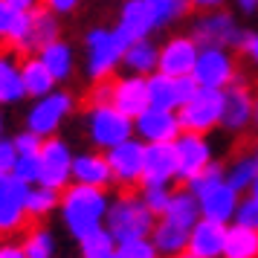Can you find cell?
<instances>
[{
    "label": "cell",
    "instance_id": "31",
    "mask_svg": "<svg viewBox=\"0 0 258 258\" xmlns=\"http://www.w3.org/2000/svg\"><path fill=\"white\" fill-rule=\"evenodd\" d=\"M26 26H29V15L18 12L6 0H0V44H6L9 49H15L21 44Z\"/></svg>",
    "mask_w": 258,
    "mask_h": 258
},
{
    "label": "cell",
    "instance_id": "14",
    "mask_svg": "<svg viewBox=\"0 0 258 258\" xmlns=\"http://www.w3.org/2000/svg\"><path fill=\"white\" fill-rule=\"evenodd\" d=\"M174 151H177V180L188 183L191 177H198L209 163H215L212 157V145L203 134H180L174 140Z\"/></svg>",
    "mask_w": 258,
    "mask_h": 258
},
{
    "label": "cell",
    "instance_id": "1",
    "mask_svg": "<svg viewBox=\"0 0 258 258\" xmlns=\"http://www.w3.org/2000/svg\"><path fill=\"white\" fill-rule=\"evenodd\" d=\"M128 38L116 26H93L84 35V67L90 82L113 79V73L122 67V55L128 49Z\"/></svg>",
    "mask_w": 258,
    "mask_h": 258
},
{
    "label": "cell",
    "instance_id": "47",
    "mask_svg": "<svg viewBox=\"0 0 258 258\" xmlns=\"http://www.w3.org/2000/svg\"><path fill=\"white\" fill-rule=\"evenodd\" d=\"M226 6V0H188V9H195V12H215V9H223Z\"/></svg>",
    "mask_w": 258,
    "mask_h": 258
},
{
    "label": "cell",
    "instance_id": "20",
    "mask_svg": "<svg viewBox=\"0 0 258 258\" xmlns=\"http://www.w3.org/2000/svg\"><path fill=\"white\" fill-rule=\"evenodd\" d=\"M226 229H229L226 223L198 218V223H195L191 232H188L186 252L195 255V258H221L223 244H226Z\"/></svg>",
    "mask_w": 258,
    "mask_h": 258
},
{
    "label": "cell",
    "instance_id": "37",
    "mask_svg": "<svg viewBox=\"0 0 258 258\" xmlns=\"http://www.w3.org/2000/svg\"><path fill=\"white\" fill-rule=\"evenodd\" d=\"M221 183H223V165L221 163H209L198 177H191V180H188V183H183V186H186L195 198H203L206 191H212V188L221 186Z\"/></svg>",
    "mask_w": 258,
    "mask_h": 258
},
{
    "label": "cell",
    "instance_id": "2",
    "mask_svg": "<svg viewBox=\"0 0 258 258\" xmlns=\"http://www.w3.org/2000/svg\"><path fill=\"white\" fill-rule=\"evenodd\" d=\"M61 212H64V221L70 226V232L76 238H84L93 229H99L102 218L107 215V198L105 188H93V186H64L61 195Z\"/></svg>",
    "mask_w": 258,
    "mask_h": 258
},
{
    "label": "cell",
    "instance_id": "19",
    "mask_svg": "<svg viewBox=\"0 0 258 258\" xmlns=\"http://www.w3.org/2000/svg\"><path fill=\"white\" fill-rule=\"evenodd\" d=\"M110 105L128 119H137L142 110H148V84L142 76H113V96Z\"/></svg>",
    "mask_w": 258,
    "mask_h": 258
},
{
    "label": "cell",
    "instance_id": "8",
    "mask_svg": "<svg viewBox=\"0 0 258 258\" xmlns=\"http://www.w3.org/2000/svg\"><path fill=\"white\" fill-rule=\"evenodd\" d=\"M113 183L125 188L122 195H131L137 186H142V165H145V142H140L137 137L119 142L116 148H110L105 154Z\"/></svg>",
    "mask_w": 258,
    "mask_h": 258
},
{
    "label": "cell",
    "instance_id": "16",
    "mask_svg": "<svg viewBox=\"0 0 258 258\" xmlns=\"http://www.w3.org/2000/svg\"><path fill=\"white\" fill-rule=\"evenodd\" d=\"M134 134L140 142L154 145V142H174L183 134V128H180V119H177L174 110L148 107L134 119Z\"/></svg>",
    "mask_w": 258,
    "mask_h": 258
},
{
    "label": "cell",
    "instance_id": "40",
    "mask_svg": "<svg viewBox=\"0 0 258 258\" xmlns=\"http://www.w3.org/2000/svg\"><path fill=\"white\" fill-rule=\"evenodd\" d=\"M119 258H157V246L148 241V238H137V241H125L119 244Z\"/></svg>",
    "mask_w": 258,
    "mask_h": 258
},
{
    "label": "cell",
    "instance_id": "4",
    "mask_svg": "<svg viewBox=\"0 0 258 258\" xmlns=\"http://www.w3.org/2000/svg\"><path fill=\"white\" fill-rule=\"evenodd\" d=\"M191 79L198 82V87H206V90H226V87H232L238 82L235 52L232 49H223V47H200Z\"/></svg>",
    "mask_w": 258,
    "mask_h": 258
},
{
    "label": "cell",
    "instance_id": "53",
    "mask_svg": "<svg viewBox=\"0 0 258 258\" xmlns=\"http://www.w3.org/2000/svg\"><path fill=\"white\" fill-rule=\"evenodd\" d=\"M252 160H255V165H258V142H255V148H252Z\"/></svg>",
    "mask_w": 258,
    "mask_h": 258
},
{
    "label": "cell",
    "instance_id": "15",
    "mask_svg": "<svg viewBox=\"0 0 258 258\" xmlns=\"http://www.w3.org/2000/svg\"><path fill=\"white\" fill-rule=\"evenodd\" d=\"M58 38H61L58 15H52L49 9L41 6V9H35V12H29V26H26L21 44H18L12 52H18L21 58H26V55H38L47 44L58 41Z\"/></svg>",
    "mask_w": 258,
    "mask_h": 258
},
{
    "label": "cell",
    "instance_id": "32",
    "mask_svg": "<svg viewBox=\"0 0 258 258\" xmlns=\"http://www.w3.org/2000/svg\"><path fill=\"white\" fill-rule=\"evenodd\" d=\"M221 258H258V232L241 229V226H229Z\"/></svg>",
    "mask_w": 258,
    "mask_h": 258
},
{
    "label": "cell",
    "instance_id": "9",
    "mask_svg": "<svg viewBox=\"0 0 258 258\" xmlns=\"http://www.w3.org/2000/svg\"><path fill=\"white\" fill-rule=\"evenodd\" d=\"M73 105L76 102H73V96L67 90H52V93L41 96L35 105H32L29 116H26V131L38 134L41 140L52 137L58 131L61 122L73 113Z\"/></svg>",
    "mask_w": 258,
    "mask_h": 258
},
{
    "label": "cell",
    "instance_id": "11",
    "mask_svg": "<svg viewBox=\"0 0 258 258\" xmlns=\"http://www.w3.org/2000/svg\"><path fill=\"white\" fill-rule=\"evenodd\" d=\"M38 183L47 188H64L70 183V171H73V154L67 148V142L55 140V137H47L41 151H38Z\"/></svg>",
    "mask_w": 258,
    "mask_h": 258
},
{
    "label": "cell",
    "instance_id": "30",
    "mask_svg": "<svg viewBox=\"0 0 258 258\" xmlns=\"http://www.w3.org/2000/svg\"><path fill=\"white\" fill-rule=\"evenodd\" d=\"M255 177H258V165L252 160V154H241L229 165H223V183L232 186L238 195L249 191V186L255 183Z\"/></svg>",
    "mask_w": 258,
    "mask_h": 258
},
{
    "label": "cell",
    "instance_id": "35",
    "mask_svg": "<svg viewBox=\"0 0 258 258\" xmlns=\"http://www.w3.org/2000/svg\"><path fill=\"white\" fill-rule=\"evenodd\" d=\"M55 203H58V191H55V188L38 186L35 191H29V198H26V221H32V226H35V223L41 221V215H47Z\"/></svg>",
    "mask_w": 258,
    "mask_h": 258
},
{
    "label": "cell",
    "instance_id": "3",
    "mask_svg": "<svg viewBox=\"0 0 258 258\" xmlns=\"http://www.w3.org/2000/svg\"><path fill=\"white\" fill-rule=\"evenodd\" d=\"M151 229H154V215L142 203L140 195H134V191L122 195L113 206H107V232L113 235L116 244L148 238Z\"/></svg>",
    "mask_w": 258,
    "mask_h": 258
},
{
    "label": "cell",
    "instance_id": "29",
    "mask_svg": "<svg viewBox=\"0 0 258 258\" xmlns=\"http://www.w3.org/2000/svg\"><path fill=\"white\" fill-rule=\"evenodd\" d=\"M188 232L191 229H183V226H177L171 221H160L154 223L151 229V244L157 246V252H163V255H180V252H186V244H188Z\"/></svg>",
    "mask_w": 258,
    "mask_h": 258
},
{
    "label": "cell",
    "instance_id": "17",
    "mask_svg": "<svg viewBox=\"0 0 258 258\" xmlns=\"http://www.w3.org/2000/svg\"><path fill=\"white\" fill-rule=\"evenodd\" d=\"M252 107H255V93L246 87L241 79L223 90V116H221V128L241 134L252 125Z\"/></svg>",
    "mask_w": 258,
    "mask_h": 258
},
{
    "label": "cell",
    "instance_id": "18",
    "mask_svg": "<svg viewBox=\"0 0 258 258\" xmlns=\"http://www.w3.org/2000/svg\"><path fill=\"white\" fill-rule=\"evenodd\" d=\"M171 180H177L174 142H154V145H145L142 186H168Z\"/></svg>",
    "mask_w": 258,
    "mask_h": 258
},
{
    "label": "cell",
    "instance_id": "48",
    "mask_svg": "<svg viewBox=\"0 0 258 258\" xmlns=\"http://www.w3.org/2000/svg\"><path fill=\"white\" fill-rule=\"evenodd\" d=\"M12 9H18V12H35V9H41V0H6Z\"/></svg>",
    "mask_w": 258,
    "mask_h": 258
},
{
    "label": "cell",
    "instance_id": "21",
    "mask_svg": "<svg viewBox=\"0 0 258 258\" xmlns=\"http://www.w3.org/2000/svg\"><path fill=\"white\" fill-rule=\"evenodd\" d=\"M116 29L128 38V41L151 38L154 32H157V26H154V15H151V9H148V3H145V0H122Z\"/></svg>",
    "mask_w": 258,
    "mask_h": 258
},
{
    "label": "cell",
    "instance_id": "12",
    "mask_svg": "<svg viewBox=\"0 0 258 258\" xmlns=\"http://www.w3.org/2000/svg\"><path fill=\"white\" fill-rule=\"evenodd\" d=\"M26 198L29 186L15 174L0 180V238H9L26 223Z\"/></svg>",
    "mask_w": 258,
    "mask_h": 258
},
{
    "label": "cell",
    "instance_id": "43",
    "mask_svg": "<svg viewBox=\"0 0 258 258\" xmlns=\"http://www.w3.org/2000/svg\"><path fill=\"white\" fill-rule=\"evenodd\" d=\"M110 96H113V79H105V82H93L90 87V96H87V105H110Z\"/></svg>",
    "mask_w": 258,
    "mask_h": 258
},
{
    "label": "cell",
    "instance_id": "33",
    "mask_svg": "<svg viewBox=\"0 0 258 258\" xmlns=\"http://www.w3.org/2000/svg\"><path fill=\"white\" fill-rule=\"evenodd\" d=\"M148 9L154 15V26L165 29V26H174L177 21H183L188 15V0H145Z\"/></svg>",
    "mask_w": 258,
    "mask_h": 258
},
{
    "label": "cell",
    "instance_id": "26",
    "mask_svg": "<svg viewBox=\"0 0 258 258\" xmlns=\"http://www.w3.org/2000/svg\"><path fill=\"white\" fill-rule=\"evenodd\" d=\"M38 58H41V64L47 67V73L55 79V84L58 82H67L73 76V70H76V52H73V47L67 44V41H52V44H47V47L38 52Z\"/></svg>",
    "mask_w": 258,
    "mask_h": 258
},
{
    "label": "cell",
    "instance_id": "50",
    "mask_svg": "<svg viewBox=\"0 0 258 258\" xmlns=\"http://www.w3.org/2000/svg\"><path fill=\"white\" fill-rule=\"evenodd\" d=\"M0 258H24V252L15 249V246H3V249H0Z\"/></svg>",
    "mask_w": 258,
    "mask_h": 258
},
{
    "label": "cell",
    "instance_id": "23",
    "mask_svg": "<svg viewBox=\"0 0 258 258\" xmlns=\"http://www.w3.org/2000/svg\"><path fill=\"white\" fill-rule=\"evenodd\" d=\"M238 200H241V195H238L232 186L221 183V186H215L212 191H206L203 198H198L200 218H206V221H218V223H229L235 218Z\"/></svg>",
    "mask_w": 258,
    "mask_h": 258
},
{
    "label": "cell",
    "instance_id": "41",
    "mask_svg": "<svg viewBox=\"0 0 258 258\" xmlns=\"http://www.w3.org/2000/svg\"><path fill=\"white\" fill-rule=\"evenodd\" d=\"M12 145H15V154H18V157H38L44 140H41L38 134H32V131H24V134H18L12 140Z\"/></svg>",
    "mask_w": 258,
    "mask_h": 258
},
{
    "label": "cell",
    "instance_id": "7",
    "mask_svg": "<svg viewBox=\"0 0 258 258\" xmlns=\"http://www.w3.org/2000/svg\"><path fill=\"white\" fill-rule=\"evenodd\" d=\"M87 134H90L96 148L110 151V148H116L119 142L134 137V119L119 113L113 105L87 107Z\"/></svg>",
    "mask_w": 258,
    "mask_h": 258
},
{
    "label": "cell",
    "instance_id": "39",
    "mask_svg": "<svg viewBox=\"0 0 258 258\" xmlns=\"http://www.w3.org/2000/svg\"><path fill=\"white\" fill-rule=\"evenodd\" d=\"M142 188V203L148 206V212L151 215H160L163 218L165 206H168V200H171V188L168 186H140Z\"/></svg>",
    "mask_w": 258,
    "mask_h": 258
},
{
    "label": "cell",
    "instance_id": "42",
    "mask_svg": "<svg viewBox=\"0 0 258 258\" xmlns=\"http://www.w3.org/2000/svg\"><path fill=\"white\" fill-rule=\"evenodd\" d=\"M38 171H41V165H38V157H18V160H15L12 174L18 177V180H24L26 186L38 180Z\"/></svg>",
    "mask_w": 258,
    "mask_h": 258
},
{
    "label": "cell",
    "instance_id": "24",
    "mask_svg": "<svg viewBox=\"0 0 258 258\" xmlns=\"http://www.w3.org/2000/svg\"><path fill=\"white\" fill-rule=\"evenodd\" d=\"M157 58H160V47L154 44L151 38H140V41H131L125 55H122V67L131 76H142L148 79L151 73H157Z\"/></svg>",
    "mask_w": 258,
    "mask_h": 258
},
{
    "label": "cell",
    "instance_id": "36",
    "mask_svg": "<svg viewBox=\"0 0 258 258\" xmlns=\"http://www.w3.org/2000/svg\"><path fill=\"white\" fill-rule=\"evenodd\" d=\"M24 258H52V238L47 229H41V223L29 226V232H26Z\"/></svg>",
    "mask_w": 258,
    "mask_h": 258
},
{
    "label": "cell",
    "instance_id": "34",
    "mask_svg": "<svg viewBox=\"0 0 258 258\" xmlns=\"http://www.w3.org/2000/svg\"><path fill=\"white\" fill-rule=\"evenodd\" d=\"M82 241V252L84 258H107L116 252V241H113V235L107 232V229H93L90 235H84V238H79Z\"/></svg>",
    "mask_w": 258,
    "mask_h": 258
},
{
    "label": "cell",
    "instance_id": "25",
    "mask_svg": "<svg viewBox=\"0 0 258 258\" xmlns=\"http://www.w3.org/2000/svg\"><path fill=\"white\" fill-rule=\"evenodd\" d=\"M24 82H21V55L6 49L0 52V105H15L24 99Z\"/></svg>",
    "mask_w": 258,
    "mask_h": 258
},
{
    "label": "cell",
    "instance_id": "54",
    "mask_svg": "<svg viewBox=\"0 0 258 258\" xmlns=\"http://www.w3.org/2000/svg\"><path fill=\"white\" fill-rule=\"evenodd\" d=\"M174 258H195V255H188V252H180V255H174Z\"/></svg>",
    "mask_w": 258,
    "mask_h": 258
},
{
    "label": "cell",
    "instance_id": "22",
    "mask_svg": "<svg viewBox=\"0 0 258 258\" xmlns=\"http://www.w3.org/2000/svg\"><path fill=\"white\" fill-rule=\"evenodd\" d=\"M70 177L79 183V186H93V188H105L113 183V174H110V165H107V157L99 151H87L73 157V171Z\"/></svg>",
    "mask_w": 258,
    "mask_h": 258
},
{
    "label": "cell",
    "instance_id": "27",
    "mask_svg": "<svg viewBox=\"0 0 258 258\" xmlns=\"http://www.w3.org/2000/svg\"><path fill=\"white\" fill-rule=\"evenodd\" d=\"M21 82H24V93L32 99H41L55 90V79L47 73V67L41 64L38 55H26L21 58Z\"/></svg>",
    "mask_w": 258,
    "mask_h": 258
},
{
    "label": "cell",
    "instance_id": "28",
    "mask_svg": "<svg viewBox=\"0 0 258 258\" xmlns=\"http://www.w3.org/2000/svg\"><path fill=\"white\" fill-rule=\"evenodd\" d=\"M165 221L177 223V226H183V229H191L200 218V206H198V198L188 191L186 186L171 191V200H168V206L163 212Z\"/></svg>",
    "mask_w": 258,
    "mask_h": 258
},
{
    "label": "cell",
    "instance_id": "44",
    "mask_svg": "<svg viewBox=\"0 0 258 258\" xmlns=\"http://www.w3.org/2000/svg\"><path fill=\"white\" fill-rule=\"evenodd\" d=\"M15 160H18V154H15V145H12L9 140H0V180L12 174Z\"/></svg>",
    "mask_w": 258,
    "mask_h": 258
},
{
    "label": "cell",
    "instance_id": "45",
    "mask_svg": "<svg viewBox=\"0 0 258 258\" xmlns=\"http://www.w3.org/2000/svg\"><path fill=\"white\" fill-rule=\"evenodd\" d=\"M238 52H244L246 61H252L258 67V32L244 29V38H241V44H238Z\"/></svg>",
    "mask_w": 258,
    "mask_h": 258
},
{
    "label": "cell",
    "instance_id": "38",
    "mask_svg": "<svg viewBox=\"0 0 258 258\" xmlns=\"http://www.w3.org/2000/svg\"><path fill=\"white\" fill-rule=\"evenodd\" d=\"M235 226H241V229H252L258 232V200L252 195H246V198L238 200V209H235Z\"/></svg>",
    "mask_w": 258,
    "mask_h": 258
},
{
    "label": "cell",
    "instance_id": "13",
    "mask_svg": "<svg viewBox=\"0 0 258 258\" xmlns=\"http://www.w3.org/2000/svg\"><path fill=\"white\" fill-rule=\"evenodd\" d=\"M198 41L191 35H171L163 41L160 47V58H157V73L171 76V79H183L191 76L195 70V61H198Z\"/></svg>",
    "mask_w": 258,
    "mask_h": 258
},
{
    "label": "cell",
    "instance_id": "46",
    "mask_svg": "<svg viewBox=\"0 0 258 258\" xmlns=\"http://www.w3.org/2000/svg\"><path fill=\"white\" fill-rule=\"evenodd\" d=\"M79 3H82V0H41V6H44V9H49L52 15H58V18L73 15L76 9H79Z\"/></svg>",
    "mask_w": 258,
    "mask_h": 258
},
{
    "label": "cell",
    "instance_id": "55",
    "mask_svg": "<svg viewBox=\"0 0 258 258\" xmlns=\"http://www.w3.org/2000/svg\"><path fill=\"white\" fill-rule=\"evenodd\" d=\"M0 140H3V116H0Z\"/></svg>",
    "mask_w": 258,
    "mask_h": 258
},
{
    "label": "cell",
    "instance_id": "52",
    "mask_svg": "<svg viewBox=\"0 0 258 258\" xmlns=\"http://www.w3.org/2000/svg\"><path fill=\"white\" fill-rule=\"evenodd\" d=\"M249 195H252V198L258 200V177H255V183H252V186H249Z\"/></svg>",
    "mask_w": 258,
    "mask_h": 258
},
{
    "label": "cell",
    "instance_id": "10",
    "mask_svg": "<svg viewBox=\"0 0 258 258\" xmlns=\"http://www.w3.org/2000/svg\"><path fill=\"white\" fill-rule=\"evenodd\" d=\"M145 84H148V107L174 110V113L198 93V82L191 76L171 79V76H163V73H151L145 79Z\"/></svg>",
    "mask_w": 258,
    "mask_h": 258
},
{
    "label": "cell",
    "instance_id": "5",
    "mask_svg": "<svg viewBox=\"0 0 258 258\" xmlns=\"http://www.w3.org/2000/svg\"><path fill=\"white\" fill-rule=\"evenodd\" d=\"M221 116H223V90H206V87H198V93L177 110L180 128L186 134H203V137L209 131L221 128Z\"/></svg>",
    "mask_w": 258,
    "mask_h": 258
},
{
    "label": "cell",
    "instance_id": "49",
    "mask_svg": "<svg viewBox=\"0 0 258 258\" xmlns=\"http://www.w3.org/2000/svg\"><path fill=\"white\" fill-rule=\"evenodd\" d=\"M235 6H238V12H244V15H255L258 0H235Z\"/></svg>",
    "mask_w": 258,
    "mask_h": 258
},
{
    "label": "cell",
    "instance_id": "51",
    "mask_svg": "<svg viewBox=\"0 0 258 258\" xmlns=\"http://www.w3.org/2000/svg\"><path fill=\"white\" fill-rule=\"evenodd\" d=\"M252 128L258 131V96H255V107H252Z\"/></svg>",
    "mask_w": 258,
    "mask_h": 258
},
{
    "label": "cell",
    "instance_id": "6",
    "mask_svg": "<svg viewBox=\"0 0 258 258\" xmlns=\"http://www.w3.org/2000/svg\"><path fill=\"white\" fill-rule=\"evenodd\" d=\"M188 35L198 41V47L238 49L241 38H244V29L238 26V21H235L232 12H226V9H215V12L198 15Z\"/></svg>",
    "mask_w": 258,
    "mask_h": 258
}]
</instances>
